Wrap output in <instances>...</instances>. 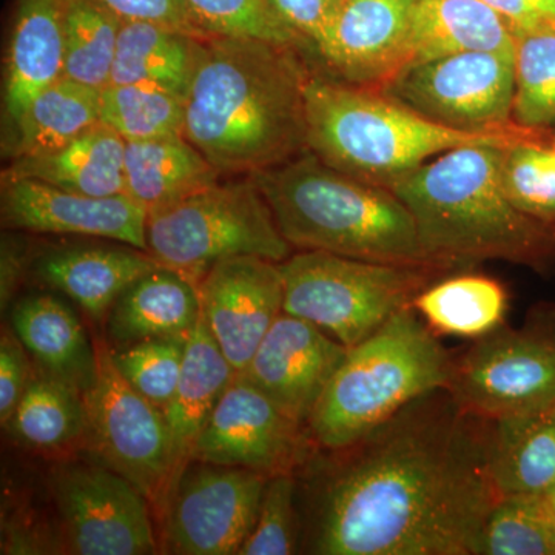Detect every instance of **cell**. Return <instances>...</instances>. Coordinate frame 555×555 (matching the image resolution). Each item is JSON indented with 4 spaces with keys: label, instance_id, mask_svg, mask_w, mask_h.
<instances>
[{
    "label": "cell",
    "instance_id": "2",
    "mask_svg": "<svg viewBox=\"0 0 555 555\" xmlns=\"http://www.w3.org/2000/svg\"><path fill=\"white\" fill-rule=\"evenodd\" d=\"M308 72L291 47L210 36L185 98L184 138L222 175H254L309 152Z\"/></svg>",
    "mask_w": 555,
    "mask_h": 555
},
{
    "label": "cell",
    "instance_id": "10",
    "mask_svg": "<svg viewBox=\"0 0 555 555\" xmlns=\"http://www.w3.org/2000/svg\"><path fill=\"white\" fill-rule=\"evenodd\" d=\"M378 90L452 129L488 133L517 127L514 56L491 51L449 54L401 69Z\"/></svg>",
    "mask_w": 555,
    "mask_h": 555
},
{
    "label": "cell",
    "instance_id": "43",
    "mask_svg": "<svg viewBox=\"0 0 555 555\" xmlns=\"http://www.w3.org/2000/svg\"><path fill=\"white\" fill-rule=\"evenodd\" d=\"M480 2L494 10L509 25L514 35L550 25L526 0H480Z\"/></svg>",
    "mask_w": 555,
    "mask_h": 555
},
{
    "label": "cell",
    "instance_id": "42",
    "mask_svg": "<svg viewBox=\"0 0 555 555\" xmlns=\"http://www.w3.org/2000/svg\"><path fill=\"white\" fill-rule=\"evenodd\" d=\"M292 30L312 42L320 53L331 36L341 0H269Z\"/></svg>",
    "mask_w": 555,
    "mask_h": 555
},
{
    "label": "cell",
    "instance_id": "30",
    "mask_svg": "<svg viewBox=\"0 0 555 555\" xmlns=\"http://www.w3.org/2000/svg\"><path fill=\"white\" fill-rule=\"evenodd\" d=\"M101 90L62 76L40 91L14 127L16 158L65 147L101 122Z\"/></svg>",
    "mask_w": 555,
    "mask_h": 555
},
{
    "label": "cell",
    "instance_id": "41",
    "mask_svg": "<svg viewBox=\"0 0 555 555\" xmlns=\"http://www.w3.org/2000/svg\"><path fill=\"white\" fill-rule=\"evenodd\" d=\"M35 377L30 353L16 332L3 328L0 339V422L5 427Z\"/></svg>",
    "mask_w": 555,
    "mask_h": 555
},
{
    "label": "cell",
    "instance_id": "7",
    "mask_svg": "<svg viewBox=\"0 0 555 555\" xmlns=\"http://www.w3.org/2000/svg\"><path fill=\"white\" fill-rule=\"evenodd\" d=\"M147 251L193 283L219 261L259 257L283 262L294 247L284 238L254 177L217 181L149 210Z\"/></svg>",
    "mask_w": 555,
    "mask_h": 555
},
{
    "label": "cell",
    "instance_id": "21",
    "mask_svg": "<svg viewBox=\"0 0 555 555\" xmlns=\"http://www.w3.org/2000/svg\"><path fill=\"white\" fill-rule=\"evenodd\" d=\"M465 51L514 56L516 35L480 0H414L401 69Z\"/></svg>",
    "mask_w": 555,
    "mask_h": 555
},
{
    "label": "cell",
    "instance_id": "8",
    "mask_svg": "<svg viewBox=\"0 0 555 555\" xmlns=\"http://www.w3.org/2000/svg\"><path fill=\"white\" fill-rule=\"evenodd\" d=\"M280 269L283 312L315 324L347 349L412 308L414 299L443 272L318 250L292 254Z\"/></svg>",
    "mask_w": 555,
    "mask_h": 555
},
{
    "label": "cell",
    "instance_id": "46",
    "mask_svg": "<svg viewBox=\"0 0 555 555\" xmlns=\"http://www.w3.org/2000/svg\"><path fill=\"white\" fill-rule=\"evenodd\" d=\"M547 509H550L551 517H553L554 526H555V486L551 491H547L545 494Z\"/></svg>",
    "mask_w": 555,
    "mask_h": 555
},
{
    "label": "cell",
    "instance_id": "4",
    "mask_svg": "<svg viewBox=\"0 0 555 555\" xmlns=\"http://www.w3.org/2000/svg\"><path fill=\"white\" fill-rule=\"evenodd\" d=\"M251 177L294 248L451 270L427 254L414 217L396 193L334 169L312 152Z\"/></svg>",
    "mask_w": 555,
    "mask_h": 555
},
{
    "label": "cell",
    "instance_id": "39",
    "mask_svg": "<svg viewBox=\"0 0 555 555\" xmlns=\"http://www.w3.org/2000/svg\"><path fill=\"white\" fill-rule=\"evenodd\" d=\"M297 477L278 474L269 477L262 494L257 524L240 550V555H291L297 553L299 516Z\"/></svg>",
    "mask_w": 555,
    "mask_h": 555
},
{
    "label": "cell",
    "instance_id": "15",
    "mask_svg": "<svg viewBox=\"0 0 555 555\" xmlns=\"http://www.w3.org/2000/svg\"><path fill=\"white\" fill-rule=\"evenodd\" d=\"M198 288L204 320L240 374L283 313L280 262L259 257L224 259L208 270Z\"/></svg>",
    "mask_w": 555,
    "mask_h": 555
},
{
    "label": "cell",
    "instance_id": "3",
    "mask_svg": "<svg viewBox=\"0 0 555 555\" xmlns=\"http://www.w3.org/2000/svg\"><path fill=\"white\" fill-rule=\"evenodd\" d=\"M505 149L449 150L383 185L411 211L427 254L448 268L502 259L543 269L555 261L554 230L526 215L506 195Z\"/></svg>",
    "mask_w": 555,
    "mask_h": 555
},
{
    "label": "cell",
    "instance_id": "14",
    "mask_svg": "<svg viewBox=\"0 0 555 555\" xmlns=\"http://www.w3.org/2000/svg\"><path fill=\"white\" fill-rule=\"evenodd\" d=\"M198 463L181 477L166 513V547L179 555H233L257 524L269 477Z\"/></svg>",
    "mask_w": 555,
    "mask_h": 555
},
{
    "label": "cell",
    "instance_id": "11",
    "mask_svg": "<svg viewBox=\"0 0 555 555\" xmlns=\"http://www.w3.org/2000/svg\"><path fill=\"white\" fill-rule=\"evenodd\" d=\"M98 371L83 393L89 448L166 513L171 476L170 438L163 411L120 375L112 349L96 343Z\"/></svg>",
    "mask_w": 555,
    "mask_h": 555
},
{
    "label": "cell",
    "instance_id": "25",
    "mask_svg": "<svg viewBox=\"0 0 555 555\" xmlns=\"http://www.w3.org/2000/svg\"><path fill=\"white\" fill-rule=\"evenodd\" d=\"M126 144L115 130L98 122L65 147L16 158L3 178L36 179L82 195H124Z\"/></svg>",
    "mask_w": 555,
    "mask_h": 555
},
{
    "label": "cell",
    "instance_id": "35",
    "mask_svg": "<svg viewBox=\"0 0 555 555\" xmlns=\"http://www.w3.org/2000/svg\"><path fill=\"white\" fill-rule=\"evenodd\" d=\"M478 555H555L545 494L502 496L486 520Z\"/></svg>",
    "mask_w": 555,
    "mask_h": 555
},
{
    "label": "cell",
    "instance_id": "9",
    "mask_svg": "<svg viewBox=\"0 0 555 555\" xmlns=\"http://www.w3.org/2000/svg\"><path fill=\"white\" fill-rule=\"evenodd\" d=\"M447 390L463 412L488 422L553 414L555 305H537L521 326L502 324L474 339L454 358Z\"/></svg>",
    "mask_w": 555,
    "mask_h": 555
},
{
    "label": "cell",
    "instance_id": "1",
    "mask_svg": "<svg viewBox=\"0 0 555 555\" xmlns=\"http://www.w3.org/2000/svg\"><path fill=\"white\" fill-rule=\"evenodd\" d=\"M489 438L491 422L438 389L357 443L324 451L312 470L309 553L478 555L502 499Z\"/></svg>",
    "mask_w": 555,
    "mask_h": 555
},
{
    "label": "cell",
    "instance_id": "38",
    "mask_svg": "<svg viewBox=\"0 0 555 555\" xmlns=\"http://www.w3.org/2000/svg\"><path fill=\"white\" fill-rule=\"evenodd\" d=\"M204 30L214 36L266 40L295 47L305 38L281 20L269 0H185Z\"/></svg>",
    "mask_w": 555,
    "mask_h": 555
},
{
    "label": "cell",
    "instance_id": "16",
    "mask_svg": "<svg viewBox=\"0 0 555 555\" xmlns=\"http://www.w3.org/2000/svg\"><path fill=\"white\" fill-rule=\"evenodd\" d=\"M149 210L129 195L90 196L30 178H2L5 228L93 236L147 251Z\"/></svg>",
    "mask_w": 555,
    "mask_h": 555
},
{
    "label": "cell",
    "instance_id": "27",
    "mask_svg": "<svg viewBox=\"0 0 555 555\" xmlns=\"http://www.w3.org/2000/svg\"><path fill=\"white\" fill-rule=\"evenodd\" d=\"M126 195L152 210L219 181L221 171L184 137L127 142Z\"/></svg>",
    "mask_w": 555,
    "mask_h": 555
},
{
    "label": "cell",
    "instance_id": "5",
    "mask_svg": "<svg viewBox=\"0 0 555 555\" xmlns=\"http://www.w3.org/2000/svg\"><path fill=\"white\" fill-rule=\"evenodd\" d=\"M309 152L327 166L385 185L449 150L511 147L535 138L507 131H465L441 126L367 87L309 76L305 90Z\"/></svg>",
    "mask_w": 555,
    "mask_h": 555
},
{
    "label": "cell",
    "instance_id": "34",
    "mask_svg": "<svg viewBox=\"0 0 555 555\" xmlns=\"http://www.w3.org/2000/svg\"><path fill=\"white\" fill-rule=\"evenodd\" d=\"M514 68V122L531 130L555 122L554 25L517 33Z\"/></svg>",
    "mask_w": 555,
    "mask_h": 555
},
{
    "label": "cell",
    "instance_id": "28",
    "mask_svg": "<svg viewBox=\"0 0 555 555\" xmlns=\"http://www.w3.org/2000/svg\"><path fill=\"white\" fill-rule=\"evenodd\" d=\"M489 465L500 496L543 495L555 486V418L491 422Z\"/></svg>",
    "mask_w": 555,
    "mask_h": 555
},
{
    "label": "cell",
    "instance_id": "20",
    "mask_svg": "<svg viewBox=\"0 0 555 555\" xmlns=\"http://www.w3.org/2000/svg\"><path fill=\"white\" fill-rule=\"evenodd\" d=\"M201 315L198 284L177 270L158 266L130 284L109 310L112 349L147 339H188Z\"/></svg>",
    "mask_w": 555,
    "mask_h": 555
},
{
    "label": "cell",
    "instance_id": "44",
    "mask_svg": "<svg viewBox=\"0 0 555 555\" xmlns=\"http://www.w3.org/2000/svg\"><path fill=\"white\" fill-rule=\"evenodd\" d=\"M24 269V258L20 246H14L10 241L3 240L2 243V280H0V297H2V309L13 298L16 292L17 283Z\"/></svg>",
    "mask_w": 555,
    "mask_h": 555
},
{
    "label": "cell",
    "instance_id": "23",
    "mask_svg": "<svg viewBox=\"0 0 555 555\" xmlns=\"http://www.w3.org/2000/svg\"><path fill=\"white\" fill-rule=\"evenodd\" d=\"M62 0H20L7 57L5 115L16 127L33 100L64 76Z\"/></svg>",
    "mask_w": 555,
    "mask_h": 555
},
{
    "label": "cell",
    "instance_id": "36",
    "mask_svg": "<svg viewBox=\"0 0 555 555\" xmlns=\"http://www.w3.org/2000/svg\"><path fill=\"white\" fill-rule=\"evenodd\" d=\"M502 181L514 206L555 232V149L539 139L506 147Z\"/></svg>",
    "mask_w": 555,
    "mask_h": 555
},
{
    "label": "cell",
    "instance_id": "31",
    "mask_svg": "<svg viewBox=\"0 0 555 555\" xmlns=\"http://www.w3.org/2000/svg\"><path fill=\"white\" fill-rule=\"evenodd\" d=\"M412 309L438 335L477 339L505 324L507 294L489 276H451L427 286Z\"/></svg>",
    "mask_w": 555,
    "mask_h": 555
},
{
    "label": "cell",
    "instance_id": "47",
    "mask_svg": "<svg viewBox=\"0 0 555 555\" xmlns=\"http://www.w3.org/2000/svg\"><path fill=\"white\" fill-rule=\"evenodd\" d=\"M551 415H553V416H554V418H555V409H554V412H553V414H551Z\"/></svg>",
    "mask_w": 555,
    "mask_h": 555
},
{
    "label": "cell",
    "instance_id": "18",
    "mask_svg": "<svg viewBox=\"0 0 555 555\" xmlns=\"http://www.w3.org/2000/svg\"><path fill=\"white\" fill-rule=\"evenodd\" d=\"M414 0H341L321 56L352 86L382 89L403 68Z\"/></svg>",
    "mask_w": 555,
    "mask_h": 555
},
{
    "label": "cell",
    "instance_id": "22",
    "mask_svg": "<svg viewBox=\"0 0 555 555\" xmlns=\"http://www.w3.org/2000/svg\"><path fill=\"white\" fill-rule=\"evenodd\" d=\"M158 266L137 247H76L47 254L36 262V273L87 315L102 321L130 284Z\"/></svg>",
    "mask_w": 555,
    "mask_h": 555
},
{
    "label": "cell",
    "instance_id": "13",
    "mask_svg": "<svg viewBox=\"0 0 555 555\" xmlns=\"http://www.w3.org/2000/svg\"><path fill=\"white\" fill-rule=\"evenodd\" d=\"M315 451L308 425L236 374L201 434L193 462L272 477L297 474Z\"/></svg>",
    "mask_w": 555,
    "mask_h": 555
},
{
    "label": "cell",
    "instance_id": "33",
    "mask_svg": "<svg viewBox=\"0 0 555 555\" xmlns=\"http://www.w3.org/2000/svg\"><path fill=\"white\" fill-rule=\"evenodd\" d=\"M101 122L126 142L184 137L185 100L142 83H108L101 90Z\"/></svg>",
    "mask_w": 555,
    "mask_h": 555
},
{
    "label": "cell",
    "instance_id": "29",
    "mask_svg": "<svg viewBox=\"0 0 555 555\" xmlns=\"http://www.w3.org/2000/svg\"><path fill=\"white\" fill-rule=\"evenodd\" d=\"M5 427L22 447L42 454L89 443L83 393L42 371L33 377Z\"/></svg>",
    "mask_w": 555,
    "mask_h": 555
},
{
    "label": "cell",
    "instance_id": "45",
    "mask_svg": "<svg viewBox=\"0 0 555 555\" xmlns=\"http://www.w3.org/2000/svg\"><path fill=\"white\" fill-rule=\"evenodd\" d=\"M543 21L555 25V0H526Z\"/></svg>",
    "mask_w": 555,
    "mask_h": 555
},
{
    "label": "cell",
    "instance_id": "12",
    "mask_svg": "<svg viewBox=\"0 0 555 555\" xmlns=\"http://www.w3.org/2000/svg\"><path fill=\"white\" fill-rule=\"evenodd\" d=\"M51 492L69 553H158L147 496L109 467L87 463L62 465L51 474Z\"/></svg>",
    "mask_w": 555,
    "mask_h": 555
},
{
    "label": "cell",
    "instance_id": "24",
    "mask_svg": "<svg viewBox=\"0 0 555 555\" xmlns=\"http://www.w3.org/2000/svg\"><path fill=\"white\" fill-rule=\"evenodd\" d=\"M13 331L39 371L86 393L98 371L96 345L68 306L51 295H35L14 306Z\"/></svg>",
    "mask_w": 555,
    "mask_h": 555
},
{
    "label": "cell",
    "instance_id": "32",
    "mask_svg": "<svg viewBox=\"0 0 555 555\" xmlns=\"http://www.w3.org/2000/svg\"><path fill=\"white\" fill-rule=\"evenodd\" d=\"M65 78L104 89L109 83L120 20L101 0H62Z\"/></svg>",
    "mask_w": 555,
    "mask_h": 555
},
{
    "label": "cell",
    "instance_id": "17",
    "mask_svg": "<svg viewBox=\"0 0 555 555\" xmlns=\"http://www.w3.org/2000/svg\"><path fill=\"white\" fill-rule=\"evenodd\" d=\"M349 349L315 324L283 312L240 377L308 425Z\"/></svg>",
    "mask_w": 555,
    "mask_h": 555
},
{
    "label": "cell",
    "instance_id": "37",
    "mask_svg": "<svg viewBox=\"0 0 555 555\" xmlns=\"http://www.w3.org/2000/svg\"><path fill=\"white\" fill-rule=\"evenodd\" d=\"M188 339H147L112 349L113 361L131 387L164 411L181 378Z\"/></svg>",
    "mask_w": 555,
    "mask_h": 555
},
{
    "label": "cell",
    "instance_id": "6",
    "mask_svg": "<svg viewBox=\"0 0 555 555\" xmlns=\"http://www.w3.org/2000/svg\"><path fill=\"white\" fill-rule=\"evenodd\" d=\"M454 358L414 309L401 310L350 347L310 415L313 443L320 451L350 447L416 398L447 389Z\"/></svg>",
    "mask_w": 555,
    "mask_h": 555
},
{
    "label": "cell",
    "instance_id": "26",
    "mask_svg": "<svg viewBox=\"0 0 555 555\" xmlns=\"http://www.w3.org/2000/svg\"><path fill=\"white\" fill-rule=\"evenodd\" d=\"M204 39L152 22L120 21L109 83H142L188 98Z\"/></svg>",
    "mask_w": 555,
    "mask_h": 555
},
{
    "label": "cell",
    "instance_id": "19",
    "mask_svg": "<svg viewBox=\"0 0 555 555\" xmlns=\"http://www.w3.org/2000/svg\"><path fill=\"white\" fill-rule=\"evenodd\" d=\"M235 377V369L219 349L206 320L201 315L185 345L184 364L177 390L163 411L170 438L169 503L179 480L195 459L201 434Z\"/></svg>",
    "mask_w": 555,
    "mask_h": 555
},
{
    "label": "cell",
    "instance_id": "40",
    "mask_svg": "<svg viewBox=\"0 0 555 555\" xmlns=\"http://www.w3.org/2000/svg\"><path fill=\"white\" fill-rule=\"evenodd\" d=\"M120 21L152 22L173 30L188 33L193 38L207 39L204 30L185 0H101Z\"/></svg>",
    "mask_w": 555,
    "mask_h": 555
}]
</instances>
